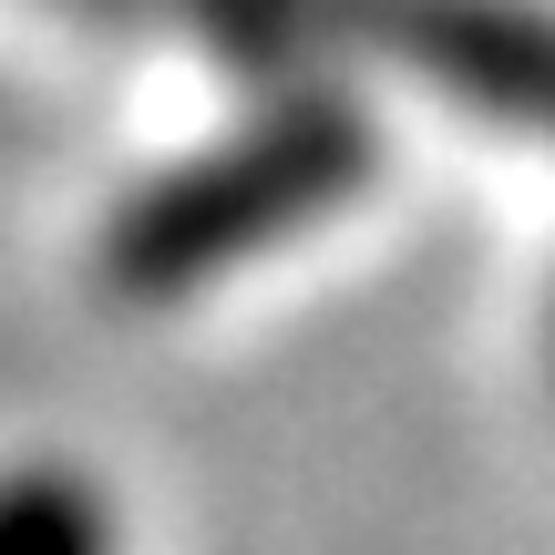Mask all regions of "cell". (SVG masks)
Returning a JSON list of instances; mask_svg holds the SVG:
<instances>
[{
	"mask_svg": "<svg viewBox=\"0 0 555 555\" xmlns=\"http://www.w3.org/2000/svg\"><path fill=\"white\" fill-rule=\"evenodd\" d=\"M371 185H380V114L339 73H278L227 134L155 165L144 185H124L93 268L114 298L165 309V298L206 288V278H237L268 247L330 227Z\"/></svg>",
	"mask_w": 555,
	"mask_h": 555,
	"instance_id": "1",
	"label": "cell"
},
{
	"mask_svg": "<svg viewBox=\"0 0 555 555\" xmlns=\"http://www.w3.org/2000/svg\"><path fill=\"white\" fill-rule=\"evenodd\" d=\"M555 155V0H350V52Z\"/></svg>",
	"mask_w": 555,
	"mask_h": 555,
	"instance_id": "2",
	"label": "cell"
},
{
	"mask_svg": "<svg viewBox=\"0 0 555 555\" xmlns=\"http://www.w3.org/2000/svg\"><path fill=\"white\" fill-rule=\"evenodd\" d=\"M0 555H114V504L62 463L0 474Z\"/></svg>",
	"mask_w": 555,
	"mask_h": 555,
	"instance_id": "3",
	"label": "cell"
}]
</instances>
